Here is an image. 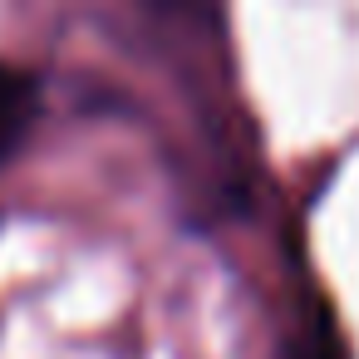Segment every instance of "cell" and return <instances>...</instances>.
Here are the masks:
<instances>
[{
	"mask_svg": "<svg viewBox=\"0 0 359 359\" xmlns=\"http://www.w3.org/2000/svg\"><path fill=\"white\" fill-rule=\"evenodd\" d=\"M35 118H40V84H35V74L15 69V65H0V163L30 138Z\"/></svg>",
	"mask_w": 359,
	"mask_h": 359,
	"instance_id": "6da1fadb",
	"label": "cell"
},
{
	"mask_svg": "<svg viewBox=\"0 0 359 359\" xmlns=\"http://www.w3.org/2000/svg\"><path fill=\"white\" fill-rule=\"evenodd\" d=\"M290 359H344V349H339L330 325H315L300 344H290Z\"/></svg>",
	"mask_w": 359,
	"mask_h": 359,
	"instance_id": "7a4b0ae2",
	"label": "cell"
}]
</instances>
